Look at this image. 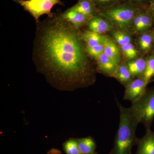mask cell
<instances>
[{"label": "cell", "instance_id": "6da1fadb", "mask_svg": "<svg viewBox=\"0 0 154 154\" xmlns=\"http://www.w3.org/2000/svg\"><path fill=\"white\" fill-rule=\"evenodd\" d=\"M36 25L32 59L37 71L60 90L73 91L94 85L96 69L79 29L60 14Z\"/></svg>", "mask_w": 154, "mask_h": 154}, {"label": "cell", "instance_id": "7a4b0ae2", "mask_svg": "<svg viewBox=\"0 0 154 154\" xmlns=\"http://www.w3.org/2000/svg\"><path fill=\"white\" fill-rule=\"evenodd\" d=\"M120 117L118 130L114 140L113 154H131L133 146L137 142L136 131L139 122L133 115L130 108L124 107L116 99Z\"/></svg>", "mask_w": 154, "mask_h": 154}, {"label": "cell", "instance_id": "3957f363", "mask_svg": "<svg viewBox=\"0 0 154 154\" xmlns=\"http://www.w3.org/2000/svg\"><path fill=\"white\" fill-rule=\"evenodd\" d=\"M141 9L138 6L124 3L99 11V14L119 30L125 32L131 28L133 21Z\"/></svg>", "mask_w": 154, "mask_h": 154}, {"label": "cell", "instance_id": "277c9868", "mask_svg": "<svg viewBox=\"0 0 154 154\" xmlns=\"http://www.w3.org/2000/svg\"><path fill=\"white\" fill-rule=\"evenodd\" d=\"M133 115L139 123H142L146 131L150 130L154 119V89L147 92L130 107Z\"/></svg>", "mask_w": 154, "mask_h": 154}, {"label": "cell", "instance_id": "5b68a950", "mask_svg": "<svg viewBox=\"0 0 154 154\" xmlns=\"http://www.w3.org/2000/svg\"><path fill=\"white\" fill-rule=\"evenodd\" d=\"M19 4L25 11L28 12L35 19L36 23L40 22L39 18L42 15L47 14L51 17V9L55 5H63L60 0H13Z\"/></svg>", "mask_w": 154, "mask_h": 154}, {"label": "cell", "instance_id": "8992f818", "mask_svg": "<svg viewBox=\"0 0 154 154\" xmlns=\"http://www.w3.org/2000/svg\"><path fill=\"white\" fill-rule=\"evenodd\" d=\"M147 85L143 78L134 79L125 87L124 100L133 102L141 97L146 91Z\"/></svg>", "mask_w": 154, "mask_h": 154}, {"label": "cell", "instance_id": "52a82bcc", "mask_svg": "<svg viewBox=\"0 0 154 154\" xmlns=\"http://www.w3.org/2000/svg\"><path fill=\"white\" fill-rule=\"evenodd\" d=\"M59 14L64 20L75 28L79 29L85 25H88L91 18L75 11L72 8V7Z\"/></svg>", "mask_w": 154, "mask_h": 154}, {"label": "cell", "instance_id": "ba28073f", "mask_svg": "<svg viewBox=\"0 0 154 154\" xmlns=\"http://www.w3.org/2000/svg\"><path fill=\"white\" fill-rule=\"evenodd\" d=\"M96 60L97 68L101 72L107 75L113 77L118 69L119 66L118 64L104 53Z\"/></svg>", "mask_w": 154, "mask_h": 154}, {"label": "cell", "instance_id": "9c48e42d", "mask_svg": "<svg viewBox=\"0 0 154 154\" xmlns=\"http://www.w3.org/2000/svg\"><path fill=\"white\" fill-rule=\"evenodd\" d=\"M137 154H154V132L151 130L146 131L142 138L137 139Z\"/></svg>", "mask_w": 154, "mask_h": 154}, {"label": "cell", "instance_id": "30bf717a", "mask_svg": "<svg viewBox=\"0 0 154 154\" xmlns=\"http://www.w3.org/2000/svg\"><path fill=\"white\" fill-rule=\"evenodd\" d=\"M110 24L106 19L96 15L91 18L88 25L89 30L102 35L113 28Z\"/></svg>", "mask_w": 154, "mask_h": 154}, {"label": "cell", "instance_id": "8fae6325", "mask_svg": "<svg viewBox=\"0 0 154 154\" xmlns=\"http://www.w3.org/2000/svg\"><path fill=\"white\" fill-rule=\"evenodd\" d=\"M72 8L90 18L96 16L98 10L92 0H79Z\"/></svg>", "mask_w": 154, "mask_h": 154}, {"label": "cell", "instance_id": "7c38bea8", "mask_svg": "<svg viewBox=\"0 0 154 154\" xmlns=\"http://www.w3.org/2000/svg\"><path fill=\"white\" fill-rule=\"evenodd\" d=\"M146 61L143 58H138L128 62L126 63L131 74L134 78H143Z\"/></svg>", "mask_w": 154, "mask_h": 154}, {"label": "cell", "instance_id": "4fadbf2b", "mask_svg": "<svg viewBox=\"0 0 154 154\" xmlns=\"http://www.w3.org/2000/svg\"><path fill=\"white\" fill-rule=\"evenodd\" d=\"M107 37L91 30H87L82 33V38L85 42V48L96 46L106 41Z\"/></svg>", "mask_w": 154, "mask_h": 154}, {"label": "cell", "instance_id": "5bb4252c", "mask_svg": "<svg viewBox=\"0 0 154 154\" xmlns=\"http://www.w3.org/2000/svg\"><path fill=\"white\" fill-rule=\"evenodd\" d=\"M113 77L125 87L134 80L126 63L120 64Z\"/></svg>", "mask_w": 154, "mask_h": 154}, {"label": "cell", "instance_id": "9a60e30c", "mask_svg": "<svg viewBox=\"0 0 154 154\" xmlns=\"http://www.w3.org/2000/svg\"><path fill=\"white\" fill-rule=\"evenodd\" d=\"M82 154H95L96 143L91 137L75 139Z\"/></svg>", "mask_w": 154, "mask_h": 154}, {"label": "cell", "instance_id": "2e32d148", "mask_svg": "<svg viewBox=\"0 0 154 154\" xmlns=\"http://www.w3.org/2000/svg\"><path fill=\"white\" fill-rule=\"evenodd\" d=\"M104 53L119 65L120 63L119 50L113 40L107 37L105 42Z\"/></svg>", "mask_w": 154, "mask_h": 154}, {"label": "cell", "instance_id": "e0dca14e", "mask_svg": "<svg viewBox=\"0 0 154 154\" xmlns=\"http://www.w3.org/2000/svg\"><path fill=\"white\" fill-rule=\"evenodd\" d=\"M140 49L143 52L147 53L150 51L154 43L151 31L143 33L138 40Z\"/></svg>", "mask_w": 154, "mask_h": 154}, {"label": "cell", "instance_id": "ac0fdd59", "mask_svg": "<svg viewBox=\"0 0 154 154\" xmlns=\"http://www.w3.org/2000/svg\"><path fill=\"white\" fill-rule=\"evenodd\" d=\"M141 14V24L138 33H143L149 31V30L151 28L153 22L147 8L146 9L142 8Z\"/></svg>", "mask_w": 154, "mask_h": 154}, {"label": "cell", "instance_id": "d6986e66", "mask_svg": "<svg viewBox=\"0 0 154 154\" xmlns=\"http://www.w3.org/2000/svg\"><path fill=\"white\" fill-rule=\"evenodd\" d=\"M146 64L143 79L147 85L153 76L154 73V54L149 56L146 59Z\"/></svg>", "mask_w": 154, "mask_h": 154}, {"label": "cell", "instance_id": "ffe728a7", "mask_svg": "<svg viewBox=\"0 0 154 154\" xmlns=\"http://www.w3.org/2000/svg\"><path fill=\"white\" fill-rule=\"evenodd\" d=\"M113 37L116 43L120 46L131 43V37L125 31H115L113 33Z\"/></svg>", "mask_w": 154, "mask_h": 154}, {"label": "cell", "instance_id": "44dd1931", "mask_svg": "<svg viewBox=\"0 0 154 154\" xmlns=\"http://www.w3.org/2000/svg\"><path fill=\"white\" fill-rule=\"evenodd\" d=\"M64 151L66 154H82L75 139H70L63 144Z\"/></svg>", "mask_w": 154, "mask_h": 154}, {"label": "cell", "instance_id": "7402d4cb", "mask_svg": "<svg viewBox=\"0 0 154 154\" xmlns=\"http://www.w3.org/2000/svg\"><path fill=\"white\" fill-rule=\"evenodd\" d=\"M121 49L125 57L129 60L134 59L137 56V51L132 43L121 46Z\"/></svg>", "mask_w": 154, "mask_h": 154}, {"label": "cell", "instance_id": "603a6c76", "mask_svg": "<svg viewBox=\"0 0 154 154\" xmlns=\"http://www.w3.org/2000/svg\"><path fill=\"white\" fill-rule=\"evenodd\" d=\"M105 42L104 43H101L94 47L86 48V51L88 55L91 57L94 58L95 59L99 57V56L101 55L104 52Z\"/></svg>", "mask_w": 154, "mask_h": 154}, {"label": "cell", "instance_id": "cb8c5ba5", "mask_svg": "<svg viewBox=\"0 0 154 154\" xmlns=\"http://www.w3.org/2000/svg\"><path fill=\"white\" fill-rule=\"evenodd\" d=\"M96 6L97 9H100V11L115 5L119 0H92Z\"/></svg>", "mask_w": 154, "mask_h": 154}, {"label": "cell", "instance_id": "d4e9b609", "mask_svg": "<svg viewBox=\"0 0 154 154\" xmlns=\"http://www.w3.org/2000/svg\"><path fill=\"white\" fill-rule=\"evenodd\" d=\"M124 3H128L134 5H141L149 4L150 0H120Z\"/></svg>", "mask_w": 154, "mask_h": 154}, {"label": "cell", "instance_id": "484cf974", "mask_svg": "<svg viewBox=\"0 0 154 154\" xmlns=\"http://www.w3.org/2000/svg\"><path fill=\"white\" fill-rule=\"evenodd\" d=\"M149 14L151 16L153 22L154 23V0H150L148 6L147 7Z\"/></svg>", "mask_w": 154, "mask_h": 154}, {"label": "cell", "instance_id": "4316f807", "mask_svg": "<svg viewBox=\"0 0 154 154\" xmlns=\"http://www.w3.org/2000/svg\"><path fill=\"white\" fill-rule=\"evenodd\" d=\"M48 154H62L60 152L57 150L55 149H53L51 150L50 151Z\"/></svg>", "mask_w": 154, "mask_h": 154}, {"label": "cell", "instance_id": "83f0119b", "mask_svg": "<svg viewBox=\"0 0 154 154\" xmlns=\"http://www.w3.org/2000/svg\"><path fill=\"white\" fill-rule=\"evenodd\" d=\"M152 35L154 41V28L153 29V30L151 31Z\"/></svg>", "mask_w": 154, "mask_h": 154}, {"label": "cell", "instance_id": "f1b7e54d", "mask_svg": "<svg viewBox=\"0 0 154 154\" xmlns=\"http://www.w3.org/2000/svg\"><path fill=\"white\" fill-rule=\"evenodd\" d=\"M95 154H96V153H95ZM113 154V151H111V152H110V153H109V154Z\"/></svg>", "mask_w": 154, "mask_h": 154}, {"label": "cell", "instance_id": "f546056e", "mask_svg": "<svg viewBox=\"0 0 154 154\" xmlns=\"http://www.w3.org/2000/svg\"><path fill=\"white\" fill-rule=\"evenodd\" d=\"M153 76L154 77V73Z\"/></svg>", "mask_w": 154, "mask_h": 154}, {"label": "cell", "instance_id": "4dcf8cb0", "mask_svg": "<svg viewBox=\"0 0 154 154\" xmlns=\"http://www.w3.org/2000/svg\"></svg>", "mask_w": 154, "mask_h": 154}]
</instances>
